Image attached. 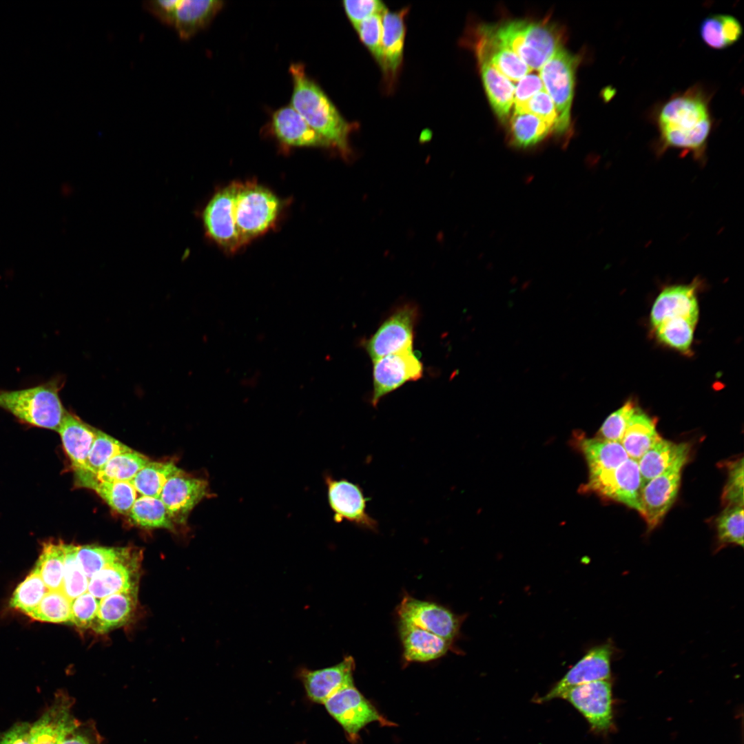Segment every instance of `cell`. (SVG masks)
I'll list each match as a JSON object with an SVG mask.
<instances>
[{
  "label": "cell",
  "instance_id": "6da1fadb",
  "mask_svg": "<svg viewBox=\"0 0 744 744\" xmlns=\"http://www.w3.org/2000/svg\"><path fill=\"white\" fill-rule=\"evenodd\" d=\"M709 101L705 90L694 85L672 96L657 109L654 120L659 132L658 154L676 149L705 162L713 125Z\"/></svg>",
  "mask_w": 744,
  "mask_h": 744
},
{
  "label": "cell",
  "instance_id": "7a4b0ae2",
  "mask_svg": "<svg viewBox=\"0 0 744 744\" xmlns=\"http://www.w3.org/2000/svg\"><path fill=\"white\" fill-rule=\"evenodd\" d=\"M293 82L291 106L307 123L342 156L351 154L349 135L354 129L340 114L322 88L306 73L301 63L291 64Z\"/></svg>",
  "mask_w": 744,
  "mask_h": 744
},
{
  "label": "cell",
  "instance_id": "3957f363",
  "mask_svg": "<svg viewBox=\"0 0 744 744\" xmlns=\"http://www.w3.org/2000/svg\"><path fill=\"white\" fill-rule=\"evenodd\" d=\"M65 382L56 375L25 389H0V409L21 424L57 432L67 412L60 397Z\"/></svg>",
  "mask_w": 744,
  "mask_h": 744
},
{
  "label": "cell",
  "instance_id": "277c9868",
  "mask_svg": "<svg viewBox=\"0 0 744 744\" xmlns=\"http://www.w3.org/2000/svg\"><path fill=\"white\" fill-rule=\"evenodd\" d=\"M280 209L278 198L269 189L238 183L234 218L242 246L266 232L275 223Z\"/></svg>",
  "mask_w": 744,
  "mask_h": 744
},
{
  "label": "cell",
  "instance_id": "5b68a950",
  "mask_svg": "<svg viewBox=\"0 0 744 744\" xmlns=\"http://www.w3.org/2000/svg\"><path fill=\"white\" fill-rule=\"evenodd\" d=\"M577 61L575 56L561 47L540 68L539 76L544 90L557 111V122L555 130L559 134L566 132L570 125Z\"/></svg>",
  "mask_w": 744,
  "mask_h": 744
},
{
  "label": "cell",
  "instance_id": "8992f818",
  "mask_svg": "<svg viewBox=\"0 0 744 744\" xmlns=\"http://www.w3.org/2000/svg\"><path fill=\"white\" fill-rule=\"evenodd\" d=\"M419 320V309L406 303L395 309L375 332L362 342L372 361L385 355L413 349L414 332Z\"/></svg>",
  "mask_w": 744,
  "mask_h": 744
},
{
  "label": "cell",
  "instance_id": "52a82bcc",
  "mask_svg": "<svg viewBox=\"0 0 744 744\" xmlns=\"http://www.w3.org/2000/svg\"><path fill=\"white\" fill-rule=\"evenodd\" d=\"M561 699L583 715L594 733L606 734L613 729L612 688L610 679L577 685L568 690Z\"/></svg>",
  "mask_w": 744,
  "mask_h": 744
},
{
  "label": "cell",
  "instance_id": "ba28073f",
  "mask_svg": "<svg viewBox=\"0 0 744 744\" xmlns=\"http://www.w3.org/2000/svg\"><path fill=\"white\" fill-rule=\"evenodd\" d=\"M373 391L370 402L376 407L389 393L423 376L424 367L413 349L385 355L373 362Z\"/></svg>",
  "mask_w": 744,
  "mask_h": 744
},
{
  "label": "cell",
  "instance_id": "9c48e42d",
  "mask_svg": "<svg viewBox=\"0 0 744 744\" xmlns=\"http://www.w3.org/2000/svg\"><path fill=\"white\" fill-rule=\"evenodd\" d=\"M238 182H234L216 192L202 211L205 233L221 247L234 251L242 247L234 218V209Z\"/></svg>",
  "mask_w": 744,
  "mask_h": 744
},
{
  "label": "cell",
  "instance_id": "30bf717a",
  "mask_svg": "<svg viewBox=\"0 0 744 744\" xmlns=\"http://www.w3.org/2000/svg\"><path fill=\"white\" fill-rule=\"evenodd\" d=\"M642 479L638 462L628 458L617 468L589 475L583 490L640 510Z\"/></svg>",
  "mask_w": 744,
  "mask_h": 744
},
{
  "label": "cell",
  "instance_id": "8fae6325",
  "mask_svg": "<svg viewBox=\"0 0 744 744\" xmlns=\"http://www.w3.org/2000/svg\"><path fill=\"white\" fill-rule=\"evenodd\" d=\"M689 457L681 459L643 485L639 513L648 531L655 528L674 502L680 486L681 471Z\"/></svg>",
  "mask_w": 744,
  "mask_h": 744
},
{
  "label": "cell",
  "instance_id": "7c38bea8",
  "mask_svg": "<svg viewBox=\"0 0 744 744\" xmlns=\"http://www.w3.org/2000/svg\"><path fill=\"white\" fill-rule=\"evenodd\" d=\"M324 479L328 502L335 522L347 520L360 528L378 531V522L366 511V504L370 498L364 496L359 484L346 479H335L328 474Z\"/></svg>",
  "mask_w": 744,
  "mask_h": 744
},
{
  "label": "cell",
  "instance_id": "4fadbf2b",
  "mask_svg": "<svg viewBox=\"0 0 744 744\" xmlns=\"http://www.w3.org/2000/svg\"><path fill=\"white\" fill-rule=\"evenodd\" d=\"M614 652V646L611 640L593 647L537 701L543 703L561 698L568 690L577 685L610 679Z\"/></svg>",
  "mask_w": 744,
  "mask_h": 744
},
{
  "label": "cell",
  "instance_id": "5bb4252c",
  "mask_svg": "<svg viewBox=\"0 0 744 744\" xmlns=\"http://www.w3.org/2000/svg\"><path fill=\"white\" fill-rule=\"evenodd\" d=\"M400 622L424 630L452 641L457 635L461 619L437 603L405 596L397 608Z\"/></svg>",
  "mask_w": 744,
  "mask_h": 744
},
{
  "label": "cell",
  "instance_id": "9a60e30c",
  "mask_svg": "<svg viewBox=\"0 0 744 744\" xmlns=\"http://www.w3.org/2000/svg\"><path fill=\"white\" fill-rule=\"evenodd\" d=\"M324 705L353 741L358 738L359 732L371 723L378 721L389 724L354 685L335 693Z\"/></svg>",
  "mask_w": 744,
  "mask_h": 744
},
{
  "label": "cell",
  "instance_id": "2e32d148",
  "mask_svg": "<svg viewBox=\"0 0 744 744\" xmlns=\"http://www.w3.org/2000/svg\"><path fill=\"white\" fill-rule=\"evenodd\" d=\"M208 481L180 470L164 486L159 496L173 522L185 524L193 508L210 496Z\"/></svg>",
  "mask_w": 744,
  "mask_h": 744
},
{
  "label": "cell",
  "instance_id": "e0dca14e",
  "mask_svg": "<svg viewBox=\"0 0 744 744\" xmlns=\"http://www.w3.org/2000/svg\"><path fill=\"white\" fill-rule=\"evenodd\" d=\"M408 12V8L397 12L386 10L382 16L381 60L379 65L386 88L390 91L396 82L402 66L406 32L404 19Z\"/></svg>",
  "mask_w": 744,
  "mask_h": 744
},
{
  "label": "cell",
  "instance_id": "ac0fdd59",
  "mask_svg": "<svg viewBox=\"0 0 744 744\" xmlns=\"http://www.w3.org/2000/svg\"><path fill=\"white\" fill-rule=\"evenodd\" d=\"M139 558L138 552L130 548L123 557L90 579L87 592L101 599L117 592L137 590Z\"/></svg>",
  "mask_w": 744,
  "mask_h": 744
},
{
  "label": "cell",
  "instance_id": "d6986e66",
  "mask_svg": "<svg viewBox=\"0 0 744 744\" xmlns=\"http://www.w3.org/2000/svg\"><path fill=\"white\" fill-rule=\"evenodd\" d=\"M354 667V660L349 656L331 667L316 670H302L301 678L308 696L313 701L324 704L335 693L353 685Z\"/></svg>",
  "mask_w": 744,
  "mask_h": 744
},
{
  "label": "cell",
  "instance_id": "ffe728a7",
  "mask_svg": "<svg viewBox=\"0 0 744 744\" xmlns=\"http://www.w3.org/2000/svg\"><path fill=\"white\" fill-rule=\"evenodd\" d=\"M72 700L60 695L30 728L31 744H61L81 722L72 712Z\"/></svg>",
  "mask_w": 744,
  "mask_h": 744
},
{
  "label": "cell",
  "instance_id": "44dd1931",
  "mask_svg": "<svg viewBox=\"0 0 744 744\" xmlns=\"http://www.w3.org/2000/svg\"><path fill=\"white\" fill-rule=\"evenodd\" d=\"M557 28L546 22L525 21L518 56L531 69L540 70L561 47Z\"/></svg>",
  "mask_w": 744,
  "mask_h": 744
},
{
  "label": "cell",
  "instance_id": "7402d4cb",
  "mask_svg": "<svg viewBox=\"0 0 744 744\" xmlns=\"http://www.w3.org/2000/svg\"><path fill=\"white\" fill-rule=\"evenodd\" d=\"M696 282L669 286L657 296L652 308L650 319L654 328L663 322L675 318L698 320L699 307Z\"/></svg>",
  "mask_w": 744,
  "mask_h": 744
},
{
  "label": "cell",
  "instance_id": "603a6c76",
  "mask_svg": "<svg viewBox=\"0 0 744 744\" xmlns=\"http://www.w3.org/2000/svg\"><path fill=\"white\" fill-rule=\"evenodd\" d=\"M96 430L73 413L67 411L57 432L70 460L74 475L85 471L87 458L96 435Z\"/></svg>",
  "mask_w": 744,
  "mask_h": 744
},
{
  "label": "cell",
  "instance_id": "cb8c5ba5",
  "mask_svg": "<svg viewBox=\"0 0 744 744\" xmlns=\"http://www.w3.org/2000/svg\"><path fill=\"white\" fill-rule=\"evenodd\" d=\"M271 127L277 139L285 145L329 147L291 105L280 107L273 112Z\"/></svg>",
  "mask_w": 744,
  "mask_h": 744
},
{
  "label": "cell",
  "instance_id": "d4e9b609",
  "mask_svg": "<svg viewBox=\"0 0 744 744\" xmlns=\"http://www.w3.org/2000/svg\"><path fill=\"white\" fill-rule=\"evenodd\" d=\"M223 7L218 0H178L169 25L187 40L205 28Z\"/></svg>",
  "mask_w": 744,
  "mask_h": 744
},
{
  "label": "cell",
  "instance_id": "484cf974",
  "mask_svg": "<svg viewBox=\"0 0 744 744\" xmlns=\"http://www.w3.org/2000/svg\"><path fill=\"white\" fill-rule=\"evenodd\" d=\"M403 655L407 661L427 662L444 656L452 641L415 626L400 622Z\"/></svg>",
  "mask_w": 744,
  "mask_h": 744
},
{
  "label": "cell",
  "instance_id": "4316f807",
  "mask_svg": "<svg viewBox=\"0 0 744 744\" xmlns=\"http://www.w3.org/2000/svg\"><path fill=\"white\" fill-rule=\"evenodd\" d=\"M482 80L492 109L502 121L508 116L514 103L515 85L489 61L486 54L475 48Z\"/></svg>",
  "mask_w": 744,
  "mask_h": 744
},
{
  "label": "cell",
  "instance_id": "83f0119b",
  "mask_svg": "<svg viewBox=\"0 0 744 744\" xmlns=\"http://www.w3.org/2000/svg\"><path fill=\"white\" fill-rule=\"evenodd\" d=\"M576 441L587 462L589 475L614 470L629 458L618 442L580 435Z\"/></svg>",
  "mask_w": 744,
  "mask_h": 744
},
{
  "label": "cell",
  "instance_id": "f1b7e54d",
  "mask_svg": "<svg viewBox=\"0 0 744 744\" xmlns=\"http://www.w3.org/2000/svg\"><path fill=\"white\" fill-rule=\"evenodd\" d=\"M137 591L138 589L123 591L101 599L91 628L96 632L105 633L127 623L136 607Z\"/></svg>",
  "mask_w": 744,
  "mask_h": 744
},
{
  "label": "cell",
  "instance_id": "f546056e",
  "mask_svg": "<svg viewBox=\"0 0 744 744\" xmlns=\"http://www.w3.org/2000/svg\"><path fill=\"white\" fill-rule=\"evenodd\" d=\"M688 443H675L662 437L638 460L643 486L648 481L663 473L678 460L689 457Z\"/></svg>",
  "mask_w": 744,
  "mask_h": 744
},
{
  "label": "cell",
  "instance_id": "4dcf8cb0",
  "mask_svg": "<svg viewBox=\"0 0 744 744\" xmlns=\"http://www.w3.org/2000/svg\"><path fill=\"white\" fill-rule=\"evenodd\" d=\"M661 437L654 420L636 408L620 441L629 458L638 460Z\"/></svg>",
  "mask_w": 744,
  "mask_h": 744
},
{
  "label": "cell",
  "instance_id": "1f68e13d",
  "mask_svg": "<svg viewBox=\"0 0 744 744\" xmlns=\"http://www.w3.org/2000/svg\"><path fill=\"white\" fill-rule=\"evenodd\" d=\"M475 48L482 50L490 63L510 81H518L532 70L518 56L480 28Z\"/></svg>",
  "mask_w": 744,
  "mask_h": 744
},
{
  "label": "cell",
  "instance_id": "d6a6232c",
  "mask_svg": "<svg viewBox=\"0 0 744 744\" xmlns=\"http://www.w3.org/2000/svg\"><path fill=\"white\" fill-rule=\"evenodd\" d=\"M132 451L133 450L127 445L97 429L95 440L87 458L85 471L74 475L75 485L83 487L112 457Z\"/></svg>",
  "mask_w": 744,
  "mask_h": 744
},
{
  "label": "cell",
  "instance_id": "836d02e7",
  "mask_svg": "<svg viewBox=\"0 0 744 744\" xmlns=\"http://www.w3.org/2000/svg\"><path fill=\"white\" fill-rule=\"evenodd\" d=\"M149 462L141 453L132 451L112 457L83 488L92 482H131L138 471Z\"/></svg>",
  "mask_w": 744,
  "mask_h": 744
},
{
  "label": "cell",
  "instance_id": "e575fe53",
  "mask_svg": "<svg viewBox=\"0 0 744 744\" xmlns=\"http://www.w3.org/2000/svg\"><path fill=\"white\" fill-rule=\"evenodd\" d=\"M63 546L61 541L45 542L35 564L34 570L40 575L48 590H61L65 561Z\"/></svg>",
  "mask_w": 744,
  "mask_h": 744
},
{
  "label": "cell",
  "instance_id": "d590c367",
  "mask_svg": "<svg viewBox=\"0 0 744 744\" xmlns=\"http://www.w3.org/2000/svg\"><path fill=\"white\" fill-rule=\"evenodd\" d=\"M180 469L172 462H149L130 482L141 496L159 498L167 482Z\"/></svg>",
  "mask_w": 744,
  "mask_h": 744
},
{
  "label": "cell",
  "instance_id": "8d00e7d4",
  "mask_svg": "<svg viewBox=\"0 0 744 744\" xmlns=\"http://www.w3.org/2000/svg\"><path fill=\"white\" fill-rule=\"evenodd\" d=\"M127 515L132 524L142 528L174 529V522L160 498L137 497Z\"/></svg>",
  "mask_w": 744,
  "mask_h": 744
},
{
  "label": "cell",
  "instance_id": "74e56055",
  "mask_svg": "<svg viewBox=\"0 0 744 744\" xmlns=\"http://www.w3.org/2000/svg\"><path fill=\"white\" fill-rule=\"evenodd\" d=\"M552 130L550 125L533 114H514L510 141L517 147L526 148L541 142Z\"/></svg>",
  "mask_w": 744,
  "mask_h": 744
},
{
  "label": "cell",
  "instance_id": "f35d334b",
  "mask_svg": "<svg viewBox=\"0 0 744 744\" xmlns=\"http://www.w3.org/2000/svg\"><path fill=\"white\" fill-rule=\"evenodd\" d=\"M86 488L94 490L112 509L128 515L137 499V492L130 482H92Z\"/></svg>",
  "mask_w": 744,
  "mask_h": 744
},
{
  "label": "cell",
  "instance_id": "ab89813d",
  "mask_svg": "<svg viewBox=\"0 0 744 744\" xmlns=\"http://www.w3.org/2000/svg\"><path fill=\"white\" fill-rule=\"evenodd\" d=\"M130 548H113L87 545L79 546L76 559L90 580L95 574L123 557Z\"/></svg>",
  "mask_w": 744,
  "mask_h": 744
},
{
  "label": "cell",
  "instance_id": "60d3db41",
  "mask_svg": "<svg viewBox=\"0 0 744 744\" xmlns=\"http://www.w3.org/2000/svg\"><path fill=\"white\" fill-rule=\"evenodd\" d=\"M697 320L687 318L667 320L655 327L658 339L680 351H688L691 346Z\"/></svg>",
  "mask_w": 744,
  "mask_h": 744
},
{
  "label": "cell",
  "instance_id": "b9f144b4",
  "mask_svg": "<svg viewBox=\"0 0 744 744\" xmlns=\"http://www.w3.org/2000/svg\"><path fill=\"white\" fill-rule=\"evenodd\" d=\"M72 601L61 590H48L28 616L40 621L71 623Z\"/></svg>",
  "mask_w": 744,
  "mask_h": 744
},
{
  "label": "cell",
  "instance_id": "7bdbcfd3",
  "mask_svg": "<svg viewBox=\"0 0 744 744\" xmlns=\"http://www.w3.org/2000/svg\"><path fill=\"white\" fill-rule=\"evenodd\" d=\"M48 591L40 575L32 570L16 588L10 606L28 615L37 607Z\"/></svg>",
  "mask_w": 744,
  "mask_h": 744
},
{
  "label": "cell",
  "instance_id": "ee69618b",
  "mask_svg": "<svg viewBox=\"0 0 744 744\" xmlns=\"http://www.w3.org/2000/svg\"><path fill=\"white\" fill-rule=\"evenodd\" d=\"M743 506H727L717 517V539L721 547L743 546Z\"/></svg>",
  "mask_w": 744,
  "mask_h": 744
},
{
  "label": "cell",
  "instance_id": "f6af8a7d",
  "mask_svg": "<svg viewBox=\"0 0 744 744\" xmlns=\"http://www.w3.org/2000/svg\"><path fill=\"white\" fill-rule=\"evenodd\" d=\"M65 561L61 591L71 601L87 591L89 579L76 559L79 546L64 544Z\"/></svg>",
  "mask_w": 744,
  "mask_h": 744
},
{
  "label": "cell",
  "instance_id": "bcb514c9",
  "mask_svg": "<svg viewBox=\"0 0 744 744\" xmlns=\"http://www.w3.org/2000/svg\"><path fill=\"white\" fill-rule=\"evenodd\" d=\"M727 480L721 495L723 505L743 506V458L727 462Z\"/></svg>",
  "mask_w": 744,
  "mask_h": 744
},
{
  "label": "cell",
  "instance_id": "7dc6e473",
  "mask_svg": "<svg viewBox=\"0 0 744 744\" xmlns=\"http://www.w3.org/2000/svg\"><path fill=\"white\" fill-rule=\"evenodd\" d=\"M384 13L374 14L362 21L354 28L360 40L378 64H380L381 60L382 16Z\"/></svg>",
  "mask_w": 744,
  "mask_h": 744
},
{
  "label": "cell",
  "instance_id": "c3c4849f",
  "mask_svg": "<svg viewBox=\"0 0 744 744\" xmlns=\"http://www.w3.org/2000/svg\"><path fill=\"white\" fill-rule=\"evenodd\" d=\"M635 410L633 402H626L605 420L599 430L597 437L620 442L628 421Z\"/></svg>",
  "mask_w": 744,
  "mask_h": 744
},
{
  "label": "cell",
  "instance_id": "681fc988",
  "mask_svg": "<svg viewBox=\"0 0 744 744\" xmlns=\"http://www.w3.org/2000/svg\"><path fill=\"white\" fill-rule=\"evenodd\" d=\"M100 600L87 591L73 599L71 604V623L80 628H91L98 612Z\"/></svg>",
  "mask_w": 744,
  "mask_h": 744
},
{
  "label": "cell",
  "instance_id": "f907efd6",
  "mask_svg": "<svg viewBox=\"0 0 744 744\" xmlns=\"http://www.w3.org/2000/svg\"><path fill=\"white\" fill-rule=\"evenodd\" d=\"M544 89L542 81L538 74H528L518 81L515 87L514 114H528L529 99Z\"/></svg>",
  "mask_w": 744,
  "mask_h": 744
},
{
  "label": "cell",
  "instance_id": "816d5d0a",
  "mask_svg": "<svg viewBox=\"0 0 744 744\" xmlns=\"http://www.w3.org/2000/svg\"><path fill=\"white\" fill-rule=\"evenodd\" d=\"M342 3L347 16L354 28L366 19L384 13L387 10L385 5L378 0H346Z\"/></svg>",
  "mask_w": 744,
  "mask_h": 744
},
{
  "label": "cell",
  "instance_id": "f5cc1de1",
  "mask_svg": "<svg viewBox=\"0 0 744 744\" xmlns=\"http://www.w3.org/2000/svg\"><path fill=\"white\" fill-rule=\"evenodd\" d=\"M527 113L539 118L555 130L557 114L552 99L544 89L529 99Z\"/></svg>",
  "mask_w": 744,
  "mask_h": 744
},
{
  "label": "cell",
  "instance_id": "db71d44e",
  "mask_svg": "<svg viewBox=\"0 0 744 744\" xmlns=\"http://www.w3.org/2000/svg\"><path fill=\"white\" fill-rule=\"evenodd\" d=\"M700 36L703 42L714 50H723L727 47L723 39L719 14L705 17L700 25Z\"/></svg>",
  "mask_w": 744,
  "mask_h": 744
},
{
  "label": "cell",
  "instance_id": "11a10c76",
  "mask_svg": "<svg viewBox=\"0 0 744 744\" xmlns=\"http://www.w3.org/2000/svg\"><path fill=\"white\" fill-rule=\"evenodd\" d=\"M31 725L26 722L14 724L0 736V744H31Z\"/></svg>",
  "mask_w": 744,
  "mask_h": 744
},
{
  "label": "cell",
  "instance_id": "9f6ffc18",
  "mask_svg": "<svg viewBox=\"0 0 744 744\" xmlns=\"http://www.w3.org/2000/svg\"><path fill=\"white\" fill-rule=\"evenodd\" d=\"M178 0H153L143 2L144 8L159 21L169 25Z\"/></svg>",
  "mask_w": 744,
  "mask_h": 744
},
{
  "label": "cell",
  "instance_id": "6f0895ef",
  "mask_svg": "<svg viewBox=\"0 0 744 744\" xmlns=\"http://www.w3.org/2000/svg\"><path fill=\"white\" fill-rule=\"evenodd\" d=\"M722 32L727 47L736 43L743 35V26L734 16L719 14Z\"/></svg>",
  "mask_w": 744,
  "mask_h": 744
}]
</instances>
